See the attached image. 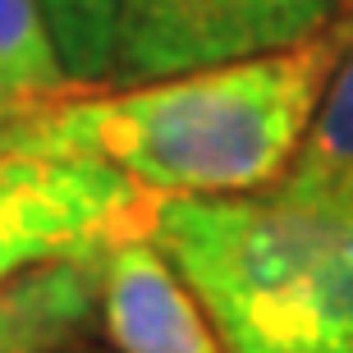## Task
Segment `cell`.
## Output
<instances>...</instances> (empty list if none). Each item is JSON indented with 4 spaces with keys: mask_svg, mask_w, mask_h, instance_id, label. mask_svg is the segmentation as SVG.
<instances>
[{
    "mask_svg": "<svg viewBox=\"0 0 353 353\" xmlns=\"http://www.w3.org/2000/svg\"><path fill=\"white\" fill-rule=\"evenodd\" d=\"M340 19L316 37L124 92H65L14 129L10 157L110 161L157 197L266 193L289 174L340 60Z\"/></svg>",
    "mask_w": 353,
    "mask_h": 353,
    "instance_id": "cell-1",
    "label": "cell"
},
{
    "mask_svg": "<svg viewBox=\"0 0 353 353\" xmlns=\"http://www.w3.org/2000/svg\"><path fill=\"white\" fill-rule=\"evenodd\" d=\"M147 234L225 353H353V197H157Z\"/></svg>",
    "mask_w": 353,
    "mask_h": 353,
    "instance_id": "cell-2",
    "label": "cell"
},
{
    "mask_svg": "<svg viewBox=\"0 0 353 353\" xmlns=\"http://www.w3.org/2000/svg\"><path fill=\"white\" fill-rule=\"evenodd\" d=\"M349 0H119L115 65L124 83L234 65L326 32Z\"/></svg>",
    "mask_w": 353,
    "mask_h": 353,
    "instance_id": "cell-3",
    "label": "cell"
},
{
    "mask_svg": "<svg viewBox=\"0 0 353 353\" xmlns=\"http://www.w3.org/2000/svg\"><path fill=\"white\" fill-rule=\"evenodd\" d=\"M101 316L119 353H225L202 303L152 234H133L105 252Z\"/></svg>",
    "mask_w": 353,
    "mask_h": 353,
    "instance_id": "cell-4",
    "label": "cell"
},
{
    "mask_svg": "<svg viewBox=\"0 0 353 353\" xmlns=\"http://www.w3.org/2000/svg\"><path fill=\"white\" fill-rule=\"evenodd\" d=\"M105 257L51 262L0 289V353L65 349L101 303Z\"/></svg>",
    "mask_w": 353,
    "mask_h": 353,
    "instance_id": "cell-5",
    "label": "cell"
},
{
    "mask_svg": "<svg viewBox=\"0 0 353 353\" xmlns=\"http://www.w3.org/2000/svg\"><path fill=\"white\" fill-rule=\"evenodd\" d=\"M344 46L289 174L275 188L299 197H353V0L340 14Z\"/></svg>",
    "mask_w": 353,
    "mask_h": 353,
    "instance_id": "cell-6",
    "label": "cell"
},
{
    "mask_svg": "<svg viewBox=\"0 0 353 353\" xmlns=\"http://www.w3.org/2000/svg\"><path fill=\"white\" fill-rule=\"evenodd\" d=\"M0 88L32 110L74 92L51 41L41 0H0Z\"/></svg>",
    "mask_w": 353,
    "mask_h": 353,
    "instance_id": "cell-7",
    "label": "cell"
},
{
    "mask_svg": "<svg viewBox=\"0 0 353 353\" xmlns=\"http://www.w3.org/2000/svg\"><path fill=\"white\" fill-rule=\"evenodd\" d=\"M41 14L74 88L110 79L119 0H41Z\"/></svg>",
    "mask_w": 353,
    "mask_h": 353,
    "instance_id": "cell-8",
    "label": "cell"
},
{
    "mask_svg": "<svg viewBox=\"0 0 353 353\" xmlns=\"http://www.w3.org/2000/svg\"><path fill=\"white\" fill-rule=\"evenodd\" d=\"M28 115H32V105L14 101L10 92L0 88V157H10V138H14V129H19Z\"/></svg>",
    "mask_w": 353,
    "mask_h": 353,
    "instance_id": "cell-9",
    "label": "cell"
}]
</instances>
